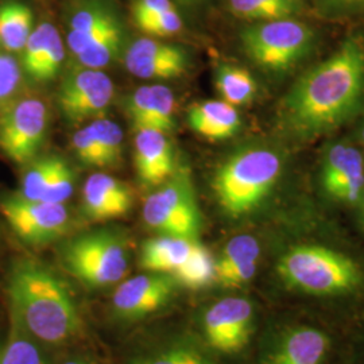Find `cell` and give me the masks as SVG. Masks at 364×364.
I'll list each match as a JSON object with an SVG mask.
<instances>
[{"label": "cell", "instance_id": "1", "mask_svg": "<svg viewBox=\"0 0 364 364\" xmlns=\"http://www.w3.org/2000/svg\"><path fill=\"white\" fill-rule=\"evenodd\" d=\"M260 278L259 299L267 308L296 309L346 326L364 320V255L352 248L324 239L287 240L260 269Z\"/></svg>", "mask_w": 364, "mask_h": 364}, {"label": "cell", "instance_id": "2", "mask_svg": "<svg viewBox=\"0 0 364 364\" xmlns=\"http://www.w3.org/2000/svg\"><path fill=\"white\" fill-rule=\"evenodd\" d=\"M364 92V42L351 37L312 68L287 93L282 120L297 136H316L340 126Z\"/></svg>", "mask_w": 364, "mask_h": 364}, {"label": "cell", "instance_id": "3", "mask_svg": "<svg viewBox=\"0 0 364 364\" xmlns=\"http://www.w3.org/2000/svg\"><path fill=\"white\" fill-rule=\"evenodd\" d=\"M6 294L10 312L39 344L63 347L81 336L84 321L76 296L48 264L15 260L6 277Z\"/></svg>", "mask_w": 364, "mask_h": 364}, {"label": "cell", "instance_id": "4", "mask_svg": "<svg viewBox=\"0 0 364 364\" xmlns=\"http://www.w3.org/2000/svg\"><path fill=\"white\" fill-rule=\"evenodd\" d=\"M352 326L269 308L246 364H351Z\"/></svg>", "mask_w": 364, "mask_h": 364}, {"label": "cell", "instance_id": "5", "mask_svg": "<svg viewBox=\"0 0 364 364\" xmlns=\"http://www.w3.org/2000/svg\"><path fill=\"white\" fill-rule=\"evenodd\" d=\"M282 174V158L272 149L252 147L228 158L215 173L212 189L230 220L248 219L264 208Z\"/></svg>", "mask_w": 364, "mask_h": 364}, {"label": "cell", "instance_id": "6", "mask_svg": "<svg viewBox=\"0 0 364 364\" xmlns=\"http://www.w3.org/2000/svg\"><path fill=\"white\" fill-rule=\"evenodd\" d=\"M267 309L252 291L221 293L198 309L195 332L223 362H247Z\"/></svg>", "mask_w": 364, "mask_h": 364}, {"label": "cell", "instance_id": "7", "mask_svg": "<svg viewBox=\"0 0 364 364\" xmlns=\"http://www.w3.org/2000/svg\"><path fill=\"white\" fill-rule=\"evenodd\" d=\"M63 266L88 289L120 284L130 266L124 236L114 230H96L68 240L61 250Z\"/></svg>", "mask_w": 364, "mask_h": 364}, {"label": "cell", "instance_id": "8", "mask_svg": "<svg viewBox=\"0 0 364 364\" xmlns=\"http://www.w3.org/2000/svg\"><path fill=\"white\" fill-rule=\"evenodd\" d=\"M313 41L312 28L293 18L257 22L242 33L248 57L260 68L277 73L296 65L311 50Z\"/></svg>", "mask_w": 364, "mask_h": 364}, {"label": "cell", "instance_id": "9", "mask_svg": "<svg viewBox=\"0 0 364 364\" xmlns=\"http://www.w3.org/2000/svg\"><path fill=\"white\" fill-rule=\"evenodd\" d=\"M144 224L161 236L198 240L204 220L189 178L178 176L161 183L142 209Z\"/></svg>", "mask_w": 364, "mask_h": 364}, {"label": "cell", "instance_id": "10", "mask_svg": "<svg viewBox=\"0 0 364 364\" xmlns=\"http://www.w3.org/2000/svg\"><path fill=\"white\" fill-rule=\"evenodd\" d=\"M48 127V109L37 97L9 99L0 105V147L16 164L38 151Z\"/></svg>", "mask_w": 364, "mask_h": 364}, {"label": "cell", "instance_id": "11", "mask_svg": "<svg viewBox=\"0 0 364 364\" xmlns=\"http://www.w3.org/2000/svg\"><path fill=\"white\" fill-rule=\"evenodd\" d=\"M181 289L169 274L146 272L119 284L111 312L122 323H138L166 309Z\"/></svg>", "mask_w": 364, "mask_h": 364}, {"label": "cell", "instance_id": "12", "mask_svg": "<svg viewBox=\"0 0 364 364\" xmlns=\"http://www.w3.org/2000/svg\"><path fill=\"white\" fill-rule=\"evenodd\" d=\"M0 212L14 232L30 246H45L64 236L69 228V212L64 204L7 197Z\"/></svg>", "mask_w": 364, "mask_h": 364}, {"label": "cell", "instance_id": "13", "mask_svg": "<svg viewBox=\"0 0 364 364\" xmlns=\"http://www.w3.org/2000/svg\"><path fill=\"white\" fill-rule=\"evenodd\" d=\"M112 80L99 69L85 68L63 81L58 103L66 119L73 123L99 119L114 97Z\"/></svg>", "mask_w": 364, "mask_h": 364}, {"label": "cell", "instance_id": "14", "mask_svg": "<svg viewBox=\"0 0 364 364\" xmlns=\"http://www.w3.org/2000/svg\"><path fill=\"white\" fill-rule=\"evenodd\" d=\"M263 264V248L257 236L236 235L215 257V287L221 293L251 291Z\"/></svg>", "mask_w": 364, "mask_h": 364}, {"label": "cell", "instance_id": "15", "mask_svg": "<svg viewBox=\"0 0 364 364\" xmlns=\"http://www.w3.org/2000/svg\"><path fill=\"white\" fill-rule=\"evenodd\" d=\"M126 364H227L197 336L182 331L134 352Z\"/></svg>", "mask_w": 364, "mask_h": 364}, {"label": "cell", "instance_id": "16", "mask_svg": "<svg viewBox=\"0 0 364 364\" xmlns=\"http://www.w3.org/2000/svg\"><path fill=\"white\" fill-rule=\"evenodd\" d=\"M126 65L136 77H177L186 70L188 55L177 45L142 38L135 41L129 48Z\"/></svg>", "mask_w": 364, "mask_h": 364}, {"label": "cell", "instance_id": "17", "mask_svg": "<svg viewBox=\"0 0 364 364\" xmlns=\"http://www.w3.org/2000/svg\"><path fill=\"white\" fill-rule=\"evenodd\" d=\"M127 114L136 131L168 134L174 129V96L168 87L144 85L129 97Z\"/></svg>", "mask_w": 364, "mask_h": 364}, {"label": "cell", "instance_id": "18", "mask_svg": "<svg viewBox=\"0 0 364 364\" xmlns=\"http://www.w3.org/2000/svg\"><path fill=\"white\" fill-rule=\"evenodd\" d=\"M84 213L95 221L117 219L130 212L132 193L129 185L105 173L92 174L84 185Z\"/></svg>", "mask_w": 364, "mask_h": 364}, {"label": "cell", "instance_id": "19", "mask_svg": "<svg viewBox=\"0 0 364 364\" xmlns=\"http://www.w3.org/2000/svg\"><path fill=\"white\" fill-rule=\"evenodd\" d=\"M135 169L146 186H158L173 176L174 154L166 134L156 130L136 131Z\"/></svg>", "mask_w": 364, "mask_h": 364}, {"label": "cell", "instance_id": "20", "mask_svg": "<svg viewBox=\"0 0 364 364\" xmlns=\"http://www.w3.org/2000/svg\"><path fill=\"white\" fill-rule=\"evenodd\" d=\"M196 242L181 237L161 236L144 242L139 254V264L146 272L174 275L191 257Z\"/></svg>", "mask_w": 364, "mask_h": 364}, {"label": "cell", "instance_id": "21", "mask_svg": "<svg viewBox=\"0 0 364 364\" xmlns=\"http://www.w3.org/2000/svg\"><path fill=\"white\" fill-rule=\"evenodd\" d=\"M188 122L198 135L210 141L231 138L240 127L236 108L224 100H208L191 107Z\"/></svg>", "mask_w": 364, "mask_h": 364}, {"label": "cell", "instance_id": "22", "mask_svg": "<svg viewBox=\"0 0 364 364\" xmlns=\"http://www.w3.org/2000/svg\"><path fill=\"white\" fill-rule=\"evenodd\" d=\"M120 28L117 18L103 7L82 9L73 15L68 46L75 55Z\"/></svg>", "mask_w": 364, "mask_h": 364}, {"label": "cell", "instance_id": "23", "mask_svg": "<svg viewBox=\"0 0 364 364\" xmlns=\"http://www.w3.org/2000/svg\"><path fill=\"white\" fill-rule=\"evenodd\" d=\"M324 195L340 205L358 207L364 195V164L362 154L348 147L344 165L338 174L323 186Z\"/></svg>", "mask_w": 364, "mask_h": 364}, {"label": "cell", "instance_id": "24", "mask_svg": "<svg viewBox=\"0 0 364 364\" xmlns=\"http://www.w3.org/2000/svg\"><path fill=\"white\" fill-rule=\"evenodd\" d=\"M0 364H49L42 344L10 312V329L4 346L0 347Z\"/></svg>", "mask_w": 364, "mask_h": 364}, {"label": "cell", "instance_id": "25", "mask_svg": "<svg viewBox=\"0 0 364 364\" xmlns=\"http://www.w3.org/2000/svg\"><path fill=\"white\" fill-rule=\"evenodd\" d=\"M33 14L22 3L0 7V42L10 52H22L33 33Z\"/></svg>", "mask_w": 364, "mask_h": 364}, {"label": "cell", "instance_id": "26", "mask_svg": "<svg viewBox=\"0 0 364 364\" xmlns=\"http://www.w3.org/2000/svg\"><path fill=\"white\" fill-rule=\"evenodd\" d=\"M173 278L182 289L203 291L215 287V257L204 245L196 242L191 257Z\"/></svg>", "mask_w": 364, "mask_h": 364}, {"label": "cell", "instance_id": "27", "mask_svg": "<svg viewBox=\"0 0 364 364\" xmlns=\"http://www.w3.org/2000/svg\"><path fill=\"white\" fill-rule=\"evenodd\" d=\"M216 88L223 100L234 107L247 105L257 93L252 76L246 69L234 65H223L218 69Z\"/></svg>", "mask_w": 364, "mask_h": 364}, {"label": "cell", "instance_id": "28", "mask_svg": "<svg viewBox=\"0 0 364 364\" xmlns=\"http://www.w3.org/2000/svg\"><path fill=\"white\" fill-rule=\"evenodd\" d=\"M88 127L105 156V168L117 165L122 159L123 134L117 123L99 117L92 120Z\"/></svg>", "mask_w": 364, "mask_h": 364}, {"label": "cell", "instance_id": "29", "mask_svg": "<svg viewBox=\"0 0 364 364\" xmlns=\"http://www.w3.org/2000/svg\"><path fill=\"white\" fill-rule=\"evenodd\" d=\"M58 161L60 156H48L37 161L25 173L19 196H22L26 200L41 201L49 186V182L52 180L53 173L58 165Z\"/></svg>", "mask_w": 364, "mask_h": 364}, {"label": "cell", "instance_id": "30", "mask_svg": "<svg viewBox=\"0 0 364 364\" xmlns=\"http://www.w3.org/2000/svg\"><path fill=\"white\" fill-rule=\"evenodd\" d=\"M122 38L123 36L120 28L76 55L78 63L84 68L90 69H102L109 65L119 55L122 48Z\"/></svg>", "mask_w": 364, "mask_h": 364}, {"label": "cell", "instance_id": "31", "mask_svg": "<svg viewBox=\"0 0 364 364\" xmlns=\"http://www.w3.org/2000/svg\"><path fill=\"white\" fill-rule=\"evenodd\" d=\"M64 57H65L64 42L57 28L53 26L34 78L37 81H48L55 77L64 61Z\"/></svg>", "mask_w": 364, "mask_h": 364}, {"label": "cell", "instance_id": "32", "mask_svg": "<svg viewBox=\"0 0 364 364\" xmlns=\"http://www.w3.org/2000/svg\"><path fill=\"white\" fill-rule=\"evenodd\" d=\"M75 191V173L69 168L63 158H60L58 165L53 173L52 180L42 197L41 201L53 203V204H64L66 200L73 195Z\"/></svg>", "mask_w": 364, "mask_h": 364}, {"label": "cell", "instance_id": "33", "mask_svg": "<svg viewBox=\"0 0 364 364\" xmlns=\"http://www.w3.org/2000/svg\"><path fill=\"white\" fill-rule=\"evenodd\" d=\"M53 25L49 22L41 23L38 27L33 30L30 37L27 39L26 45L23 48V55H22V65L23 69L28 73V76L34 78L37 69H38L39 61L42 57L43 49L46 46V42L49 38V33L52 30Z\"/></svg>", "mask_w": 364, "mask_h": 364}, {"label": "cell", "instance_id": "34", "mask_svg": "<svg viewBox=\"0 0 364 364\" xmlns=\"http://www.w3.org/2000/svg\"><path fill=\"white\" fill-rule=\"evenodd\" d=\"M136 26L149 36L168 37L181 31L183 25H182L181 16L176 10V7H171L169 10H165L162 13L156 14L144 19Z\"/></svg>", "mask_w": 364, "mask_h": 364}, {"label": "cell", "instance_id": "35", "mask_svg": "<svg viewBox=\"0 0 364 364\" xmlns=\"http://www.w3.org/2000/svg\"><path fill=\"white\" fill-rule=\"evenodd\" d=\"M73 149L76 151L78 159L85 165L105 168V156L102 154L88 126L84 129H80L75 134Z\"/></svg>", "mask_w": 364, "mask_h": 364}, {"label": "cell", "instance_id": "36", "mask_svg": "<svg viewBox=\"0 0 364 364\" xmlns=\"http://www.w3.org/2000/svg\"><path fill=\"white\" fill-rule=\"evenodd\" d=\"M21 84V66L9 54H0V103L11 99Z\"/></svg>", "mask_w": 364, "mask_h": 364}, {"label": "cell", "instance_id": "37", "mask_svg": "<svg viewBox=\"0 0 364 364\" xmlns=\"http://www.w3.org/2000/svg\"><path fill=\"white\" fill-rule=\"evenodd\" d=\"M348 147L350 146L346 144H335L328 149L321 170V188L331 181L338 174V170L341 169L347 158Z\"/></svg>", "mask_w": 364, "mask_h": 364}, {"label": "cell", "instance_id": "38", "mask_svg": "<svg viewBox=\"0 0 364 364\" xmlns=\"http://www.w3.org/2000/svg\"><path fill=\"white\" fill-rule=\"evenodd\" d=\"M230 7L236 16L247 21H252V22L273 21L270 14L264 9V6L260 3L259 0H230Z\"/></svg>", "mask_w": 364, "mask_h": 364}, {"label": "cell", "instance_id": "39", "mask_svg": "<svg viewBox=\"0 0 364 364\" xmlns=\"http://www.w3.org/2000/svg\"><path fill=\"white\" fill-rule=\"evenodd\" d=\"M174 7L171 0H135L132 4V16L138 25L144 19Z\"/></svg>", "mask_w": 364, "mask_h": 364}, {"label": "cell", "instance_id": "40", "mask_svg": "<svg viewBox=\"0 0 364 364\" xmlns=\"http://www.w3.org/2000/svg\"><path fill=\"white\" fill-rule=\"evenodd\" d=\"M264 6V9L269 11L272 19H287L293 18L301 10V1L299 0H259Z\"/></svg>", "mask_w": 364, "mask_h": 364}, {"label": "cell", "instance_id": "41", "mask_svg": "<svg viewBox=\"0 0 364 364\" xmlns=\"http://www.w3.org/2000/svg\"><path fill=\"white\" fill-rule=\"evenodd\" d=\"M351 364H364V320L352 326Z\"/></svg>", "mask_w": 364, "mask_h": 364}, {"label": "cell", "instance_id": "42", "mask_svg": "<svg viewBox=\"0 0 364 364\" xmlns=\"http://www.w3.org/2000/svg\"><path fill=\"white\" fill-rule=\"evenodd\" d=\"M60 364H100L87 355H70Z\"/></svg>", "mask_w": 364, "mask_h": 364}, {"label": "cell", "instance_id": "43", "mask_svg": "<svg viewBox=\"0 0 364 364\" xmlns=\"http://www.w3.org/2000/svg\"><path fill=\"white\" fill-rule=\"evenodd\" d=\"M347 7H364V0H332Z\"/></svg>", "mask_w": 364, "mask_h": 364}, {"label": "cell", "instance_id": "44", "mask_svg": "<svg viewBox=\"0 0 364 364\" xmlns=\"http://www.w3.org/2000/svg\"><path fill=\"white\" fill-rule=\"evenodd\" d=\"M183 1H191V0H183Z\"/></svg>", "mask_w": 364, "mask_h": 364}, {"label": "cell", "instance_id": "45", "mask_svg": "<svg viewBox=\"0 0 364 364\" xmlns=\"http://www.w3.org/2000/svg\"><path fill=\"white\" fill-rule=\"evenodd\" d=\"M363 139H364V129H363Z\"/></svg>", "mask_w": 364, "mask_h": 364}]
</instances>
